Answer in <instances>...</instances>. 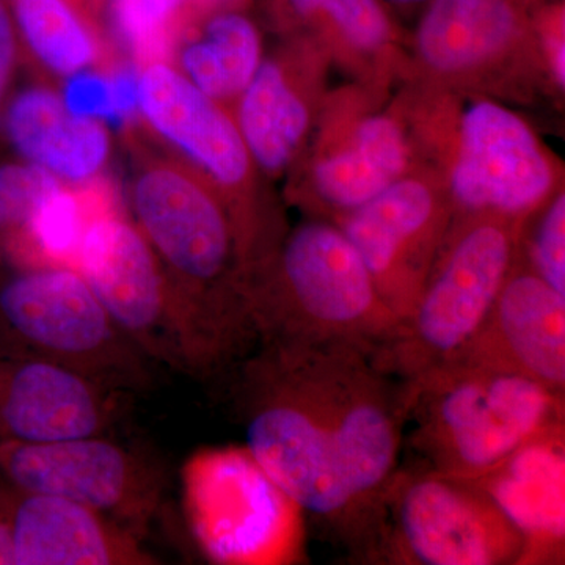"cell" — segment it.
I'll use <instances>...</instances> for the list:
<instances>
[{"instance_id":"6da1fadb","label":"cell","mask_w":565,"mask_h":565,"mask_svg":"<svg viewBox=\"0 0 565 565\" xmlns=\"http://www.w3.org/2000/svg\"><path fill=\"white\" fill-rule=\"evenodd\" d=\"M232 374L245 449L264 473L353 556L382 559L407 386L343 343L259 344Z\"/></svg>"},{"instance_id":"7a4b0ae2","label":"cell","mask_w":565,"mask_h":565,"mask_svg":"<svg viewBox=\"0 0 565 565\" xmlns=\"http://www.w3.org/2000/svg\"><path fill=\"white\" fill-rule=\"evenodd\" d=\"M131 221L151 245L180 310L192 375L232 374L256 348L247 264L222 193L177 156L137 147Z\"/></svg>"},{"instance_id":"3957f363","label":"cell","mask_w":565,"mask_h":565,"mask_svg":"<svg viewBox=\"0 0 565 565\" xmlns=\"http://www.w3.org/2000/svg\"><path fill=\"white\" fill-rule=\"evenodd\" d=\"M247 299L258 345L343 343L374 353L399 326L362 256L321 218L281 237L248 275Z\"/></svg>"},{"instance_id":"277c9868","label":"cell","mask_w":565,"mask_h":565,"mask_svg":"<svg viewBox=\"0 0 565 565\" xmlns=\"http://www.w3.org/2000/svg\"><path fill=\"white\" fill-rule=\"evenodd\" d=\"M405 386L412 448L438 473L476 481L564 427V394L500 367L457 359Z\"/></svg>"},{"instance_id":"5b68a950","label":"cell","mask_w":565,"mask_h":565,"mask_svg":"<svg viewBox=\"0 0 565 565\" xmlns=\"http://www.w3.org/2000/svg\"><path fill=\"white\" fill-rule=\"evenodd\" d=\"M0 355L47 360L114 392L154 384L151 362L73 267L0 270Z\"/></svg>"},{"instance_id":"8992f818","label":"cell","mask_w":565,"mask_h":565,"mask_svg":"<svg viewBox=\"0 0 565 565\" xmlns=\"http://www.w3.org/2000/svg\"><path fill=\"white\" fill-rule=\"evenodd\" d=\"M520 223L475 215L449 230L414 310L373 353L375 366L415 384L462 355L519 255Z\"/></svg>"},{"instance_id":"52a82bcc","label":"cell","mask_w":565,"mask_h":565,"mask_svg":"<svg viewBox=\"0 0 565 565\" xmlns=\"http://www.w3.org/2000/svg\"><path fill=\"white\" fill-rule=\"evenodd\" d=\"M382 561L523 564L525 541L482 487L438 471L397 470L385 494Z\"/></svg>"},{"instance_id":"ba28073f","label":"cell","mask_w":565,"mask_h":565,"mask_svg":"<svg viewBox=\"0 0 565 565\" xmlns=\"http://www.w3.org/2000/svg\"><path fill=\"white\" fill-rule=\"evenodd\" d=\"M139 117L173 156L222 193L252 269L269 256L282 234L264 217L252 195L253 161L236 120L169 62L140 68Z\"/></svg>"},{"instance_id":"9c48e42d","label":"cell","mask_w":565,"mask_h":565,"mask_svg":"<svg viewBox=\"0 0 565 565\" xmlns=\"http://www.w3.org/2000/svg\"><path fill=\"white\" fill-rule=\"evenodd\" d=\"M181 481L193 539L211 563L291 559L299 509L245 446L195 452L182 468Z\"/></svg>"},{"instance_id":"30bf717a","label":"cell","mask_w":565,"mask_h":565,"mask_svg":"<svg viewBox=\"0 0 565 565\" xmlns=\"http://www.w3.org/2000/svg\"><path fill=\"white\" fill-rule=\"evenodd\" d=\"M0 475L18 489L54 494L147 534L166 497V471L107 435L28 444L0 438Z\"/></svg>"},{"instance_id":"8fae6325","label":"cell","mask_w":565,"mask_h":565,"mask_svg":"<svg viewBox=\"0 0 565 565\" xmlns=\"http://www.w3.org/2000/svg\"><path fill=\"white\" fill-rule=\"evenodd\" d=\"M76 270L151 362L192 375L184 327L166 270L136 223L118 206L99 212L88 225Z\"/></svg>"},{"instance_id":"7c38bea8","label":"cell","mask_w":565,"mask_h":565,"mask_svg":"<svg viewBox=\"0 0 565 565\" xmlns=\"http://www.w3.org/2000/svg\"><path fill=\"white\" fill-rule=\"evenodd\" d=\"M553 170L534 132L519 115L476 102L460 121L451 170L455 203L468 215L519 222L545 202Z\"/></svg>"},{"instance_id":"4fadbf2b","label":"cell","mask_w":565,"mask_h":565,"mask_svg":"<svg viewBox=\"0 0 565 565\" xmlns=\"http://www.w3.org/2000/svg\"><path fill=\"white\" fill-rule=\"evenodd\" d=\"M337 225L362 256L386 307L404 321L449 232L437 193L426 182L401 178Z\"/></svg>"},{"instance_id":"5bb4252c","label":"cell","mask_w":565,"mask_h":565,"mask_svg":"<svg viewBox=\"0 0 565 565\" xmlns=\"http://www.w3.org/2000/svg\"><path fill=\"white\" fill-rule=\"evenodd\" d=\"M122 394L47 360L0 355V438L44 444L107 435L120 419Z\"/></svg>"},{"instance_id":"9a60e30c","label":"cell","mask_w":565,"mask_h":565,"mask_svg":"<svg viewBox=\"0 0 565 565\" xmlns=\"http://www.w3.org/2000/svg\"><path fill=\"white\" fill-rule=\"evenodd\" d=\"M457 359L525 375L564 394V294L515 262L481 329Z\"/></svg>"},{"instance_id":"2e32d148","label":"cell","mask_w":565,"mask_h":565,"mask_svg":"<svg viewBox=\"0 0 565 565\" xmlns=\"http://www.w3.org/2000/svg\"><path fill=\"white\" fill-rule=\"evenodd\" d=\"M13 565H152L141 537L66 498L10 484Z\"/></svg>"},{"instance_id":"e0dca14e","label":"cell","mask_w":565,"mask_h":565,"mask_svg":"<svg viewBox=\"0 0 565 565\" xmlns=\"http://www.w3.org/2000/svg\"><path fill=\"white\" fill-rule=\"evenodd\" d=\"M2 110L3 134L22 161L65 184L102 178L111 156L106 122L71 114L61 93L43 84L9 96Z\"/></svg>"},{"instance_id":"ac0fdd59","label":"cell","mask_w":565,"mask_h":565,"mask_svg":"<svg viewBox=\"0 0 565 565\" xmlns=\"http://www.w3.org/2000/svg\"><path fill=\"white\" fill-rule=\"evenodd\" d=\"M564 476L563 427L523 446L475 481L522 534L523 564L564 557Z\"/></svg>"},{"instance_id":"d6986e66","label":"cell","mask_w":565,"mask_h":565,"mask_svg":"<svg viewBox=\"0 0 565 565\" xmlns=\"http://www.w3.org/2000/svg\"><path fill=\"white\" fill-rule=\"evenodd\" d=\"M537 0H429L415 47L427 68L460 76L484 68L533 31Z\"/></svg>"},{"instance_id":"ffe728a7","label":"cell","mask_w":565,"mask_h":565,"mask_svg":"<svg viewBox=\"0 0 565 565\" xmlns=\"http://www.w3.org/2000/svg\"><path fill=\"white\" fill-rule=\"evenodd\" d=\"M167 62L223 104L237 99L262 65V33L241 11H212L181 25Z\"/></svg>"},{"instance_id":"44dd1931","label":"cell","mask_w":565,"mask_h":565,"mask_svg":"<svg viewBox=\"0 0 565 565\" xmlns=\"http://www.w3.org/2000/svg\"><path fill=\"white\" fill-rule=\"evenodd\" d=\"M407 163L403 126L375 115L356 126L343 148L315 163L311 184L322 206L341 218L401 180Z\"/></svg>"},{"instance_id":"7402d4cb","label":"cell","mask_w":565,"mask_h":565,"mask_svg":"<svg viewBox=\"0 0 565 565\" xmlns=\"http://www.w3.org/2000/svg\"><path fill=\"white\" fill-rule=\"evenodd\" d=\"M310 107L280 58H266L237 96L236 125L250 154L269 177L291 166L310 129Z\"/></svg>"},{"instance_id":"603a6c76","label":"cell","mask_w":565,"mask_h":565,"mask_svg":"<svg viewBox=\"0 0 565 565\" xmlns=\"http://www.w3.org/2000/svg\"><path fill=\"white\" fill-rule=\"evenodd\" d=\"M71 185L61 182L47 193L31 218L0 252L14 266H63L76 269L88 225L99 212L117 207L107 182Z\"/></svg>"},{"instance_id":"cb8c5ba5","label":"cell","mask_w":565,"mask_h":565,"mask_svg":"<svg viewBox=\"0 0 565 565\" xmlns=\"http://www.w3.org/2000/svg\"><path fill=\"white\" fill-rule=\"evenodd\" d=\"M18 39L41 70L54 77L111 68L106 44L76 0H13Z\"/></svg>"},{"instance_id":"d4e9b609","label":"cell","mask_w":565,"mask_h":565,"mask_svg":"<svg viewBox=\"0 0 565 565\" xmlns=\"http://www.w3.org/2000/svg\"><path fill=\"white\" fill-rule=\"evenodd\" d=\"M280 25L302 28L359 52L382 51L394 25L382 0H267Z\"/></svg>"},{"instance_id":"484cf974","label":"cell","mask_w":565,"mask_h":565,"mask_svg":"<svg viewBox=\"0 0 565 565\" xmlns=\"http://www.w3.org/2000/svg\"><path fill=\"white\" fill-rule=\"evenodd\" d=\"M200 0H111L115 29L131 61L167 62L174 36Z\"/></svg>"},{"instance_id":"4316f807","label":"cell","mask_w":565,"mask_h":565,"mask_svg":"<svg viewBox=\"0 0 565 565\" xmlns=\"http://www.w3.org/2000/svg\"><path fill=\"white\" fill-rule=\"evenodd\" d=\"M61 182L22 159L0 163V252L24 228L41 200Z\"/></svg>"},{"instance_id":"83f0119b","label":"cell","mask_w":565,"mask_h":565,"mask_svg":"<svg viewBox=\"0 0 565 565\" xmlns=\"http://www.w3.org/2000/svg\"><path fill=\"white\" fill-rule=\"evenodd\" d=\"M527 269L565 296V195L557 193L542 212L530 247Z\"/></svg>"},{"instance_id":"f1b7e54d","label":"cell","mask_w":565,"mask_h":565,"mask_svg":"<svg viewBox=\"0 0 565 565\" xmlns=\"http://www.w3.org/2000/svg\"><path fill=\"white\" fill-rule=\"evenodd\" d=\"M61 96L66 109L77 117L117 122L110 68H90L66 77Z\"/></svg>"},{"instance_id":"f546056e","label":"cell","mask_w":565,"mask_h":565,"mask_svg":"<svg viewBox=\"0 0 565 565\" xmlns=\"http://www.w3.org/2000/svg\"><path fill=\"white\" fill-rule=\"evenodd\" d=\"M533 31L544 44L550 70L557 87L565 85V43L563 0H537L531 6Z\"/></svg>"},{"instance_id":"4dcf8cb0","label":"cell","mask_w":565,"mask_h":565,"mask_svg":"<svg viewBox=\"0 0 565 565\" xmlns=\"http://www.w3.org/2000/svg\"><path fill=\"white\" fill-rule=\"evenodd\" d=\"M18 39L13 17L0 0V109L9 98L11 81L18 62Z\"/></svg>"},{"instance_id":"1f68e13d","label":"cell","mask_w":565,"mask_h":565,"mask_svg":"<svg viewBox=\"0 0 565 565\" xmlns=\"http://www.w3.org/2000/svg\"><path fill=\"white\" fill-rule=\"evenodd\" d=\"M9 493L10 482L0 475V565H13V557H11Z\"/></svg>"},{"instance_id":"d6a6232c","label":"cell","mask_w":565,"mask_h":565,"mask_svg":"<svg viewBox=\"0 0 565 565\" xmlns=\"http://www.w3.org/2000/svg\"><path fill=\"white\" fill-rule=\"evenodd\" d=\"M386 3L399 10L424 9L429 0H385Z\"/></svg>"}]
</instances>
